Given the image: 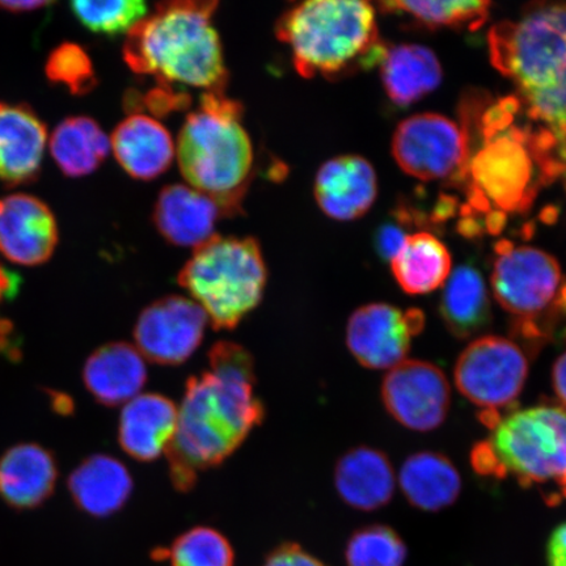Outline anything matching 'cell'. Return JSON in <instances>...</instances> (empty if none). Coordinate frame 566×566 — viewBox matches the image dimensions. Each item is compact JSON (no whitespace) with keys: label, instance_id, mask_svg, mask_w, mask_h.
Segmentation results:
<instances>
[{"label":"cell","instance_id":"6da1fadb","mask_svg":"<svg viewBox=\"0 0 566 566\" xmlns=\"http://www.w3.org/2000/svg\"><path fill=\"white\" fill-rule=\"evenodd\" d=\"M254 384L251 354L230 342L212 346L209 370L187 380L166 452L177 491L192 490L198 472L222 464L263 422L265 409Z\"/></svg>","mask_w":566,"mask_h":566},{"label":"cell","instance_id":"7a4b0ae2","mask_svg":"<svg viewBox=\"0 0 566 566\" xmlns=\"http://www.w3.org/2000/svg\"><path fill=\"white\" fill-rule=\"evenodd\" d=\"M493 66L514 83L527 115L566 163V6H543L490 33Z\"/></svg>","mask_w":566,"mask_h":566},{"label":"cell","instance_id":"3957f363","mask_svg":"<svg viewBox=\"0 0 566 566\" xmlns=\"http://www.w3.org/2000/svg\"><path fill=\"white\" fill-rule=\"evenodd\" d=\"M217 2H168L127 33L124 59L134 73L163 83L223 92L221 39L212 25Z\"/></svg>","mask_w":566,"mask_h":566},{"label":"cell","instance_id":"277c9868","mask_svg":"<svg viewBox=\"0 0 566 566\" xmlns=\"http://www.w3.org/2000/svg\"><path fill=\"white\" fill-rule=\"evenodd\" d=\"M279 39L290 48L304 77H337L381 62L375 10L359 0H311L277 21Z\"/></svg>","mask_w":566,"mask_h":566},{"label":"cell","instance_id":"5b68a950","mask_svg":"<svg viewBox=\"0 0 566 566\" xmlns=\"http://www.w3.org/2000/svg\"><path fill=\"white\" fill-rule=\"evenodd\" d=\"M176 154L189 187L216 200L226 214L239 210L254 160L242 105L223 92H205L200 108L181 127Z\"/></svg>","mask_w":566,"mask_h":566},{"label":"cell","instance_id":"8992f818","mask_svg":"<svg viewBox=\"0 0 566 566\" xmlns=\"http://www.w3.org/2000/svg\"><path fill=\"white\" fill-rule=\"evenodd\" d=\"M520 109L516 98L494 105L484 118V146L470 161L473 180L472 203L492 202L502 211L523 210L535 196V165L547 177L565 172L555 151L541 136H530L520 127H509Z\"/></svg>","mask_w":566,"mask_h":566},{"label":"cell","instance_id":"52a82bcc","mask_svg":"<svg viewBox=\"0 0 566 566\" xmlns=\"http://www.w3.org/2000/svg\"><path fill=\"white\" fill-rule=\"evenodd\" d=\"M488 440L472 452L483 475L511 476L523 485H555L566 497V409H516L491 422Z\"/></svg>","mask_w":566,"mask_h":566},{"label":"cell","instance_id":"ba28073f","mask_svg":"<svg viewBox=\"0 0 566 566\" xmlns=\"http://www.w3.org/2000/svg\"><path fill=\"white\" fill-rule=\"evenodd\" d=\"M266 280L263 252L252 238L217 235L196 248L179 273L181 287L218 331L238 327L259 306Z\"/></svg>","mask_w":566,"mask_h":566},{"label":"cell","instance_id":"9c48e42d","mask_svg":"<svg viewBox=\"0 0 566 566\" xmlns=\"http://www.w3.org/2000/svg\"><path fill=\"white\" fill-rule=\"evenodd\" d=\"M528 377L525 352L512 339L485 336L473 339L455 365V386L472 405L493 415L520 398Z\"/></svg>","mask_w":566,"mask_h":566},{"label":"cell","instance_id":"30bf717a","mask_svg":"<svg viewBox=\"0 0 566 566\" xmlns=\"http://www.w3.org/2000/svg\"><path fill=\"white\" fill-rule=\"evenodd\" d=\"M392 154L402 171L423 181L464 175L469 168L465 132L436 113H422L402 122L392 139Z\"/></svg>","mask_w":566,"mask_h":566},{"label":"cell","instance_id":"8fae6325","mask_svg":"<svg viewBox=\"0 0 566 566\" xmlns=\"http://www.w3.org/2000/svg\"><path fill=\"white\" fill-rule=\"evenodd\" d=\"M562 269L555 258L533 247L500 243L491 285L495 301L509 314L530 321L555 301Z\"/></svg>","mask_w":566,"mask_h":566},{"label":"cell","instance_id":"7c38bea8","mask_svg":"<svg viewBox=\"0 0 566 566\" xmlns=\"http://www.w3.org/2000/svg\"><path fill=\"white\" fill-rule=\"evenodd\" d=\"M424 317L419 310L402 311L392 304L359 307L346 325V345L359 365L391 370L407 360L413 338L421 334Z\"/></svg>","mask_w":566,"mask_h":566},{"label":"cell","instance_id":"4fadbf2b","mask_svg":"<svg viewBox=\"0 0 566 566\" xmlns=\"http://www.w3.org/2000/svg\"><path fill=\"white\" fill-rule=\"evenodd\" d=\"M209 318L186 296H165L142 311L134 339L144 358L163 366H177L193 356L202 344Z\"/></svg>","mask_w":566,"mask_h":566},{"label":"cell","instance_id":"5bb4252c","mask_svg":"<svg viewBox=\"0 0 566 566\" xmlns=\"http://www.w3.org/2000/svg\"><path fill=\"white\" fill-rule=\"evenodd\" d=\"M381 400L387 412L402 427L424 433L444 422L451 389L448 378L436 365L407 359L388 370L381 385Z\"/></svg>","mask_w":566,"mask_h":566},{"label":"cell","instance_id":"9a60e30c","mask_svg":"<svg viewBox=\"0 0 566 566\" xmlns=\"http://www.w3.org/2000/svg\"><path fill=\"white\" fill-rule=\"evenodd\" d=\"M59 226L40 198L17 193L0 198V253L12 263L35 266L51 260Z\"/></svg>","mask_w":566,"mask_h":566},{"label":"cell","instance_id":"2e32d148","mask_svg":"<svg viewBox=\"0 0 566 566\" xmlns=\"http://www.w3.org/2000/svg\"><path fill=\"white\" fill-rule=\"evenodd\" d=\"M314 192L325 216L335 221H354L366 214L377 198V174L369 161L357 155L329 159L316 174Z\"/></svg>","mask_w":566,"mask_h":566},{"label":"cell","instance_id":"e0dca14e","mask_svg":"<svg viewBox=\"0 0 566 566\" xmlns=\"http://www.w3.org/2000/svg\"><path fill=\"white\" fill-rule=\"evenodd\" d=\"M48 127L31 106L0 102V181L10 187L38 179Z\"/></svg>","mask_w":566,"mask_h":566},{"label":"cell","instance_id":"ac0fdd59","mask_svg":"<svg viewBox=\"0 0 566 566\" xmlns=\"http://www.w3.org/2000/svg\"><path fill=\"white\" fill-rule=\"evenodd\" d=\"M224 210L216 200L189 186L163 188L154 209V222L167 242L198 248L217 237Z\"/></svg>","mask_w":566,"mask_h":566},{"label":"cell","instance_id":"d6986e66","mask_svg":"<svg viewBox=\"0 0 566 566\" xmlns=\"http://www.w3.org/2000/svg\"><path fill=\"white\" fill-rule=\"evenodd\" d=\"M59 464L38 443H19L0 458V499L17 511L39 507L54 492Z\"/></svg>","mask_w":566,"mask_h":566},{"label":"cell","instance_id":"ffe728a7","mask_svg":"<svg viewBox=\"0 0 566 566\" xmlns=\"http://www.w3.org/2000/svg\"><path fill=\"white\" fill-rule=\"evenodd\" d=\"M177 407L159 394H140L124 406L118 422V442L127 455L154 462L174 441Z\"/></svg>","mask_w":566,"mask_h":566},{"label":"cell","instance_id":"44dd1931","mask_svg":"<svg viewBox=\"0 0 566 566\" xmlns=\"http://www.w3.org/2000/svg\"><path fill=\"white\" fill-rule=\"evenodd\" d=\"M84 385L105 407L125 406L142 394L147 366L136 346L111 343L91 354L83 369Z\"/></svg>","mask_w":566,"mask_h":566},{"label":"cell","instance_id":"7402d4cb","mask_svg":"<svg viewBox=\"0 0 566 566\" xmlns=\"http://www.w3.org/2000/svg\"><path fill=\"white\" fill-rule=\"evenodd\" d=\"M119 166L137 180H153L165 174L175 158L171 134L154 117L133 113L119 123L111 137Z\"/></svg>","mask_w":566,"mask_h":566},{"label":"cell","instance_id":"603a6c76","mask_svg":"<svg viewBox=\"0 0 566 566\" xmlns=\"http://www.w3.org/2000/svg\"><path fill=\"white\" fill-rule=\"evenodd\" d=\"M392 463L380 450L360 446L339 458L335 485L345 504L373 512L392 500L396 490Z\"/></svg>","mask_w":566,"mask_h":566},{"label":"cell","instance_id":"cb8c5ba5","mask_svg":"<svg viewBox=\"0 0 566 566\" xmlns=\"http://www.w3.org/2000/svg\"><path fill=\"white\" fill-rule=\"evenodd\" d=\"M71 497L82 512L105 518L122 511L133 492V479L126 465L105 454L91 455L71 472Z\"/></svg>","mask_w":566,"mask_h":566},{"label":"cell","instance_id":"d4e9b609","mask_svg":"<svg viewBox=\"0 0 566 566\" xmlns=\"http://www.w3.org/2000/svg\"><path fill=\"white\" fill-rule=\"evenodd\" d=\"M399 485L410 505L436 513L455 504L462 493V478L449 458L434 451L416 452L399 472Z\"/></svg>","mask_w":566,"mask_h":566},{"label":"cell","instance_id":"484cf974","mask_svg":"<svg viewBox=\"0 0 566 566\" xmlns=\"http://www.w3.org/2000/svg\"><path fill=\"white\" fill-rule=\"evenodd\" d=\"M381 81L395 104L409 105L433 92L442 81L436 54L421 45H399L381 60Z\"/></svg>","mask_w":566,"mask_h":566},{"label":"cell","instance_id":"4316f807","mask_svg":"<svg viewBox=\"0 0 566 566\" xmlns=\"http://www.w3.org/2000/svg\"><path fill=\"white\" fill-rule=\"evenodd\" d=\"M441 315L452 335L475 336L491 322V301L478 269L463 265L443 285Z\"/></svg>","mask_w":566,"mask_h":566},{"label":"cell","instance_id":"83f0119b","mask_svg":"<svg viewBox=\"0 0 566 566\" xmlns=\"http://www.w3.org/2000/svg\"><path fill=\"white\" fill-rule=\"evenodd\" d=\"M111 137L102 126L87 116L63 119L51 137V153L55 165L67 177L95 172L111 153Z\"/></svg>","mask_w":566,"mask_h":566},{"label":"cell","instance_id":"f1b7e54d","mask_svg":"<svg viewBox=\"0 0 566 566\" xmlns=\"http://www.w3.org/2000/svg\"><path fill=\"white\" fill-rule=\"evenodd\" d=\"M448 248L428 232L408 235L406 244L391 261L399 286L409 295H423L443 287L451 274Z\"/></svg>","mask_w":566,"mask_h":566},{"label":"cell","instance_id":"f546056e","mask_svg":"<svg viewBox=\"0 0 566 566\" xmlns=\"http://www.w3.org/2000/svg\"><path fill=\"white\" fill-rule=\"evenodd\" d=\"M407 555L405 541L394 528L385 525L357 530L345 552L348 566H402Z\"/></svg>","mask_w":566,"mask_h":566},{"label":"cell","instance_id":"4dcf8cb0","mask_svg":"<svg viewBox=\"0 0 566 566\" xmlns=\"http://www.w3.org/2000/svg\"><path fill=\"white\" fill-rule=\"evenodd\" d=\"M71 12L88 31L116 35L129 33L148 15L147 4L140 0H113V2H73Z\"/></svg>","mask_w":566,"mask_h":566},{"label":"cell","instance_id":"1f68e13d","mask_svg":"<svg viewBox=\"0 0 566 566\" xmlns=\"http://www.w3.org/2000/svg\"><path fill=\"white\" fill-rule=\"evenodd\" d=\"M385 6L391 11L407 12L430 27L469 28L475 31L484 24L491 3L451 0V2H392Z\"/></svg>","mask_w":566,"mask_h":566},{"label":"cell","instance_id":"d6a6232c","mask_svg":"<svg viewBox=\"0 0 566 566\" xmlns=\"http://www.w3.org/2000/svg\"><path fill=\"white\" fill-rule=\"evenodd\" d=\"M168 558L171 566H233L235 556L219 531L200 526L177 537Z\"/></svg>","mask_w":566,"mask_h":566},{"label":"cell","instance_id":"836d02e7","mask_svg":"<svg viewBox=\"0 0 566 566\" xmlns=\"http://www.w3.org/2000/svg\"><path fill=\"white\" fill-rule=\"evenodd\" d=\"M48 80L62 84L73 95H86L97 84L94 63L81 45L63 42L49 55L45 65Z\"/></svg>","mask_w":566,"mask_h":566},{"label":"cell","instance_id":"e575fe53","mask_svg":"<svg viewBox=\"0 0 566 566\" xmlns=\"http://www.w3.org/2000/svg\"><path fill=\"white\" fill-rule=\"evenodd\" d=\"M261 566H327L310 555L298 544L285 543L273 549Z\"/></svg>","mask_w":566,"mask_h":566},{"label":"cell","instance_id":"d590c367","mask_svg":"<svg viewBox=\"0 0 566 566\" xmlns=\"http://www.w3.org/2000/svg\"><path fill=\"white\" fill-rule=\"evenodd\" d=\"M408 235L398 226L386 223L377 232V251L379 256L386 261H391L401 251L402 245L406 244Z\"/></svg>","mask_w":566,"mask_h":566},{"label":"cell","instance_id":"8d00e7d4","mask_svg":"<svg viewBox=\"0 0 566 566\" xmlns=\"http://www.w3.org/2000/svg\"><path fill=\"white\" fill-rule=\"evenodd\" d=\"M547 563L548 566H566V522L552 531L547 544Z\"/></svg>","mask_w":566,"mask_h":566},{"label":"cell","instance_id":"74e56055","mask_svg":"<svg viewBox=\"0 0 566 566\" xmlns=\"http://www.w3.org/2000/svg\"><path fill=\"white\" fill-rule=\"evenodd\" d=\"M552 385L560 406L566 409V352L557 358L552 369Z\"/></svg>","mask_w":566,"mask_h":566},{"label":"cell","instance_id":"f35d334b","mask_svg":"<svg viewBox=\"0 0 566 566\" xmlns=\"http://www.w3.org/2000/svg\"><path fill=\"white\" fill-rule=\"evenodd\" d=\"M19 285L20 279L18 275L11 273L9 269H6L3 265H0V303L15 296Z\"/></svg>","mask_w":566,"mask_h":566},{"label":"cell","instance_id":"ab89813d","mask_svg":"<svg viewBox=\"0 0 566 566\" xmlns=\"http://www.w3.org/2000/svg\"><path fill=\"white\" fill-rule=\"evenodd\" d=\"M51 2H40V0H3L0 2V10L11 13L33 12L44 7L51 6Z\"/></svg>","mask_w":566,"mask_h":566}]
</instances>
